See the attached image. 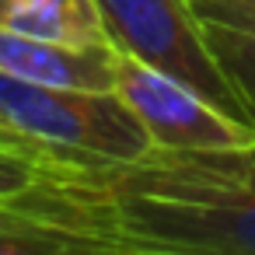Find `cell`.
Wrapping results in <instances>:
<instances>
[{"mask_svg": "<svg viewBox=\"0 0 255 255\" xmlns=\"http://www.w3.org/2000/svg\"><path fill=\"white\" fill-rule=\"evenodd\" d=\"M81 192L116 255H255V140L147 150Z\"/></svg>", "mask_w": 255, "mask_h": 255, "instance_id": "obj_1", "label": "cell"}, {"mask_svg": "<svg viewBox=\"0 0 255 255\" xmlns=\"http://www.w3.org/2000/svg\"><path fill=\"white\" fill-rule=\"evenodd\" d=\"M0 129L81 168L126 164L154 150L116 88H63L0 74Z\"/></svg>", "mask_w": 255, "mask_h": 255, "instance_id": "obj_2", "label": "cell"}, {"mask_svg": "<svg viewBox=\"0 0 255 255\" xmlns=\"http://www.w3.org/2000/svg\"><path fill=\"white\" fill-rule=\"evenodd\" d=\"M98 11L105 18L109 42L119 53L185 81L227 116L252 123L241 95L206 42L203 18L189 0H98Z\"/></svg>", "mask_w": 255, "mask_h": 255, "instance_id": "obj_3", "label": "cell"}, {"mask_svg": "<svg viewBox=\"0 0 255 255\" xmlns=\"http://www.w3.org/2000/svg\"><path fill=\"white\" fill-rule=\"evenodd\" d=\"M119 98L133 109L140 126L147 129L154 150H196V147H227L255 140V126L227 116L206 95L189 88L185 81L129 56H116V84Z\"/></svg>", "mask_w": 255, "mask_h": 255, "instance_id": "obj_4", "label": "cell"}, {"mask_svg": "<svg viewBox=\"0 0 255 255\" xmlns=\"http://www.w3.org/2000/svg\"><path fill=\"white\" fill-rule=\"evenodd\" d=\"M77 178L39 192L32 203L0 206V255H116L95 227Z\"/></svg>", "mask_w": 255, "mask_h": 255, "instance_id": "obj_5", "label": "cell"}, {"mask_svg": "<svg viewBox=\"0 0 255 255\" xmlns=\"http://www.w3.org/2000/svg\"><path fill=\"white\" fill-rule=\"evenodd\" d=\"M116 56L109 46H60L0 25V74L63 88H112Z\"/></svg>", "mask_w": 255, "mask_h": 255, "instance_id": "obj_6", "label": "cell"}, {"mask_svg": "<svg viewBox=\"0 0 255 255\" xmlns=\"http://www.w3.org/2000/svg\"><path fill=\"white\" fill-rule=\"evenodd\" d=\"M0 25L60 46H109L98 0H0Z\"/></svg>", "mask_w": 255, "mask_h": 255, "instance_id": "obj_7", "label": "cell"}, {"mask_svg": "<svg viewBox=\"0 0 255 255\" xmlns=\"http://www.w3.org/2000/svg\"><path fill=\"white\" fill-rule=\"evenodd\" d=\"M84 171H98V168L70 164L63 157H53V154L35 150L18 140H0V206L32 203L39 192H46L60 182H70Z\"/></svg>", "mask_w": 255, "mask_h": 255, "instance_id": "obj_8", "label": "cell"}, {"mask_svg": "<svg viewBox=\"0 0 255 255\" xmlns=\"http://www.w3.org/2000/svg\"><path fill=\"white\" fill-rule=\"evenodd\" d=\"M206 42L217 56V63L224 67L227 81L234 84V91L241 95L248 119L255 123V32L252 28H234V25H220V21H206Z\"/></svg>", "mask_w": 255, "mask_h": 255, "instance_id": "obj_9", "label": "cell"}, {"mask_svg": "<svg viewBox=\"0 0 255 255\" xmlns=\"http://www.w3.org/2000/svg\"><path fill=\"white\" fill-rule=\"evenodd\" d=\"M192 7L206 21H220V25L255 32V0H196Z\"/></svg>", "mask_w": 255, "mask_h": 255, "instance_id": "obj_10", "label": "cell"}, {"mask_svg": "<svg viewBox=\"0 0 255 255\" xmlns=\"http://www.w3.org/2000/svg\"><path fill=\"white\" fill-rule=\"evenodd\" d=\"M0 140H14V136H7V133H4V129H0ZM18 143H21V140H18Z\"/></svg>", "mask_w": 255, "mask_h": 255, "instance_id": "obj_11", "label": "cell"}, {"mask_svg": "<svg viewBox=\"0 0 255 255\" xmlns=\"http://www.w3.org/2000/svg\"><path fill=\"white\" fill-rule=\"evenodd\" d=\"M189 4H196V0H189Z\"/></svg>", "mask_w": 255, "mask_h": 255, "instance_id": "obj_12", "label": "cell"}]
</instances>
